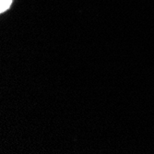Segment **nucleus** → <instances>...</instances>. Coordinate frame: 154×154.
Wrapping results in <instances>:
<instances>
[{
  "mask_svg": "<svg viewBox=\"0 0 154 154\" xmlns=\"http://www.w3.org/2000/svg\"><path fill=\"white\" fill-rule=\"evenodd\" d=\"M13 3V0H0V13L8 10Z\"/></svg>",
  "mask_w": 154,
  "mask_h": 154,
  "instance_id": "f257e3e1",
  "label": "nucleus"
}]
</instances>
